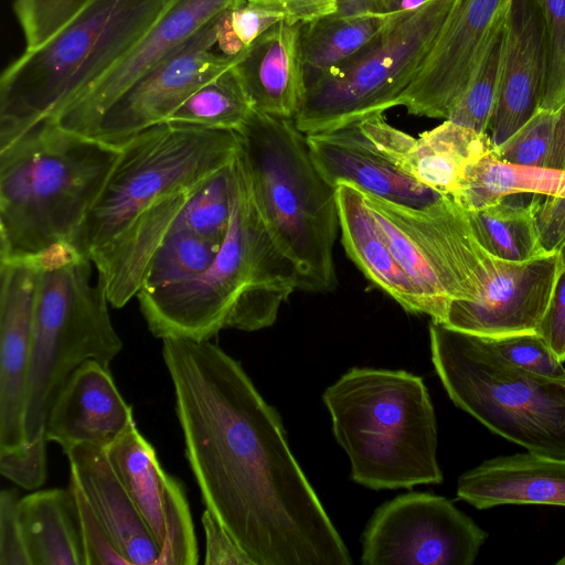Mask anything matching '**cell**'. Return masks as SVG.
Instances as JSON below:
<instances>
[{
    "instance_id": "cell-7",
    "label": "cell",
    "mask_w": 565,
    "mask_h": 565,
    "mask_svg": "<svg viewBox=\"0 0 565 565\" xmlns=\"http://www.w3.org/2000/svg\"><path fill=\"white\" fill-rule=\"evenodd\" d=\"M34 306L25 407L26 448L46 460L45 423L67 377L84 362L109 367L122 350L104 286L92 280V260L75 247L41 258Z\"/></svg>"
},
{
    "instance_id": "cell-22",
    "label": "cell",
    "mask_w": 565,
    "mask_h": 565,
    "mask_svg": "<svg viewBox=\"0 0 565 565\" xmlns=\"http://www.w3.org/2000/svg\"><path fill=\"white\" fill-rule=\"evenodd\" d=\"M301 23L280 20L241 53L234 68L255 110L295 119L307 93Z\"/></svg>"
},
{
    "instance_id": "cell-2",
    "label": "cell",
    "mask_w": 565,
    "mask_h": 565,
    "mask_svg": "<svg viewBox=\"0 0 565 565\" xmlns=\"http://www.w3.org/2000/svg\"><path fill=\"white\" fill-rule=\"evenodd\" d=\"M232 216L210 267L185 281L137 295L153 337L209 341L222 329L271 326L299 289L294 263L269 234L254 202L239 150L233 164Z\"/></svg>"
},
{
    "instance_id": "cell-50",
    "label": "cell",
    "mask_w": 565,
    "mask_h": 565,
    "mask_svg": "<svg viewBox=\"0 0 565 565\" xmlns=\"http://www.w3.org/2000/svg\"><path fill=\"white\" fill-rule=\"evenodd\" d=\"M428 0H386L384 14H401L417 9Z\"/></svg>"
},
{
    "instance_id": "cell-47",
    "label": "cell",
    "mask_w": 565,
    "mask_h": 565,
    "mask_svg": "<svg viewBox=\"0 0 565 565\" xmlns=\"http://www.w3.org/2000/svg\"><path fill=\"white\" fill-rule=\"evenodd\" d=\"M289 23H309L338 11V0H248Z\"/></svg>"
},
{
    "instance_id": "cell-33",
    "label": "cell",
    "mask_w": 565,
    "mask_h": 565,
    "mask_svg": "<svg viewBox=\"0 0 565 565\" xmlns=\"http://www.w3.org/2000/svg\"><path fill=\"white\" fill-rule=\"evenodd\" d=\"M221 245L188 231L169 232L149 265L140 290H156L200 275L213 263Z\"/></svg>"
},
{
    "instance_id": "cell-41",
    "label": "cell",
    "mask_w": 565,
    "mask_h": 565,
    "mask_svg": "<svg viewBox=\"0 0 565 565\" xmlns=\"http://www.w3.org/2000/svg\"><path fill=\"white\" fill-rule=\"evenodd\" d=\"M488 340L498 353L512 364L544 377L565 379L562 362L537 332Z\"/></svg>"
},
{
    "instance_id": "cell-26",
    "label": "cell",
    "mask_w": 565,
    "mask_h": 565,
    "mask_svg": "<svg viewBox=\"0 0 565 565\" xmlns=\"http://www.w3.org/2000/svg\"><path fill=\"white\" fill-rule=\"evenodd\" d=\"M18 516L31 565H86L78 513L70 486L20 498Z\"/></svg>"
},
{
    "instance_id": "cell-12",
    "label": "cell",
    "mask_w": 565,
    "mask_h": 565,
    "mask_svg": "<svg viewBox=\"0 0 565 565\" xmlns=\"http://www.w3.org/2000/svg\"><path fill=\"white\" fill-rule=\"evenodd\" d=\"M217 18L124 92L86 136L120 148L139 132L167 122L193 93L231 67L238 55L213 51Z\"/></svg>"
},
{
    "instance_id": "cell-18",
    "label": "cell",
    "mask_w": 565,
    "mask_h": 565,
    "mask_svg": "<svg viewBox=\"0 0 565 565\" xmlns=\"http://www.w3.org/2000/svg\"><path fill=\"white\" fill-rule=\"evenodd\" d=\"M356 125L370 145L398 169L450 198L467 168L494 149L488 134L447 119L418 138L391 126L383 114Z\"/></svg>"
},
{
    "instance_id": "cell-27",
    "label": "cell",
    "mask_w": 565,
    "mask_h": 565,
    "mask_svg": "<svg viewBox=\"0 0 565 565\" xmlns=\"http://www.w3.org/2000/svg\"><path fill=\"white\" fill-rule=\"evenodd\" d=\"M106 454L161 551L166 539L168 473L154 448L132 424L106 448Z\"/></svg>"
},
{
    "instance_id": "cell-32",
    "label": "cell",
    "mask_w": 565,
    "mask_h": 565,
    "mask_svg": "<svg viewBox=\"0 0 565 565\" xmlns=\"http://www.w3.org/2000/svg\"><path fill=\"white\" fill-rule=\"evenodd\" d=\"M365 203L394 259L419 292L425 305V315L441 322L450 300L433 265L395 221L374 204L367 201Z\"/></svg>"
},
{
    "instance_id": "cell-42",
    "label": "cell",
    "mask_w": 565,
    "mask_h": 565,
    "mask_svg": "<svg viewBox=\"0 0 565 565\" xmlns=\"http://www.w3.org/2000/svg\"><path fill=\"white\" fill-rule=\"evenodd\" d=\"M79 519L86 565H129L114 545L107 530L79 488L70 480Z\"/></svg>"
},
{
    "instance_id": "cell-1",
    "label": "cell",
    "mask_w": 565,
    "mask_h": 565,
    "mask_svg": "<svg viewBox=\"0 0 565 565\" xmlns=\"http://www.w3.org/2000/svg\"><path fill=\"white\" fill-rule=\"evenodd\" d=\"M184 452L207 509L254 565H349L350 553L239 362L162 340Z\"/></svg>"
},
{
    "instance_id": "cell-15",
    "label": "cell",
    "mask_w": 565,
    "mask_h": 565,
    "mask_svg": "<svg viewBox=\"0 0 565 565\" xmlns=\"http://www.w3.org/2000/svg\"><path fill=\"white\" fill-rule=\"evenodd\" d=\"M562 266L558 250L522 263L499 259L479 299L450 301L441 323L487 339L537 332Z\"/></svg>"
},
{
    "instance_id": "cell-17",
    "label": "cell",
    "mask_w": 565,
    "mask_h": 565,
    "mask_svg": "<svg viewBox=\"0 0 565 565\" xmlns=\"http://www.w3.org/2000/svg\"><path fill=\"white\" fill-rule=\"evenodd\" d=\"M41 259L0 262V454L26 448L25 407Z\"/></svg>"
},
{
    "instance_id": "cell-43",
    "label": "cell",
    "mask_w": 565,
    "mask_h": 565,
    "mask_svg": "<svg viewBox=\"0 0 565 565\" xmlns=\"http://www.w3.org/2000/svg\"><path fill=\"white\" fill-rule=\"evenodd\" d=\"M19 500L14 489L0 492V565H31L18 516Z\"/></svg>"
},
{
    "instance_id": "cell-14",
    "label": "cell",
    "mask_w": 565,
    "mask_h": 565,
    "mask_svg": "<svg viewBox=\"0 0 565 565\" xmlns=\"http://www.w3.org/2000/svg\"><path fill=\"white\" fill-rule=\"evenodd\" d=\"M246 0H173L147 34L52 119L86 136L134 83L224 11Z\"/></svg>"
},
{
    "instance_id": "cell-21",
    "label": "cell",
    "mask_w": 565,
    "mask_h": 565,
    "mask_svg": "<svg viewBox=\"0 0 565 565\" xmlns=\"http://www.w3.org/2000/svg\"><path fill=\"white\" fill-rule=\"evenodd\" d=\"M546 67L540 4L537 0H513L500 92L488 127L493 147L508 140L540 109Z\"/></svg>"
},
{
    "instance_id": "cell-10",
    "label": "cell",
    "mask_w": 565,
    "mask_h": 565,
    "mask_svg": "<svg viewBox=\"0 0 565 565\" xmlns=\"http://www.w3.org/2000/svg\"><path fill=\"white\" fill-rule=\"evenodd\" d=\"M456 0H428L386 14L377 36L345 64L307 87L294 121L306 135L341 129L399 106Z\"/></svg>"
},
{
    "instance_id": "cell-29",
    "label": "cell",
    "mask_w": 565,
    "mask_h": 565,
    "mask_svg": "<svg viewBox=\"0 0 565 565\" xmlns=\"http://www.w3.org/2000/svg\"><path fill=\"white\" fill-rule=\"evenodd\" d=\"M384 13L319 18L302 24L301 51L307 87L365 49L383 30Z\"/></svg>"
},
{
    "instance_id": "cell-51",
    "label": "cell",
    "mask_w": 565,
    "mask_h": 565,
    "mask_svg": "<svg viewBox=\"0 0 565 565\" xmlns=\"http://www.w3.org/2000/svg\"><path fill=\"white\" fill-rule=\"evenodd\" d=\"M556 564H558V565H565V555H564V556H562V558H561V559H558V561L556 562Z\"/></svg>"
},
{
    "instance_id": "cell-46",
    "label": "cell",
    "mask_w": 565,
    "mask_h": 565,
    "mask_svg": "<svg viewBox=\"0 0 565 565\" xmlns=\"http://www.w3.org/2000/svg\"><path fill=\"white\" fill-rule=\"evenodd\" d=\"M202 525L205 532L207 565H254L220 521L207 510L203 512Z\"/></svg>"
},
{
    "instance_id": "cell-16",
    "label": "cell",
    "mask_w": 565,
    "mask_h": 565,
    "mask_svg": "<svg viewBox=\"0 0 565 565\" xmlns=\"http://www.w3.org/2000/svg\"><path fill=\"white\" fill-rule=\"evenodd\" d=\"M362 194L419 246L450 301L479 299L497 271L499 258L490 255L478 242L461 205L446 196L427 210H415Z\"/></svg>"
},
{
    "instance_id": "cell-39",
    "label": "cell",
    "mask_w": 565,
    "mask_h": 565,
    "mask_svg": "<svg viewBox=\"0 0 565 565\" xmlns=\"http://www.w3.org/2000/svg\"><path fill=\"white\" fill-rule=\"evenodd\" d=\"M280 20V15L246 0L218 15L216 46L225 56H237Z\"/></svg>"
},
{
    "instance_id": "cell-49",
    "label": "cell",
    "mask_w": 565,
    "mask_h": 565,
    "mask_svg": "<svg viewBox=\"0 0 565 565\" xmlns=\"http://www.w3.org/2000/svg\"><path fill=\"white\" fill-rule=\"evenodd\" d=\"M386 0H338L337 13L356 15L365 13H384Z\"/></svg>"
},
{
    "instance_id": "cell-20",
    "label": "cell",
    "mask_w": 565,
    "mask_h": 565,
    "mask_svg": "<svg viewBox=\"0 0 565 565\" xmlns=\"http://www.w3.org/2000/svg\"><path fill=\"white\" fill-rule=\"evenodd\" d=\"M135 424L132 407L119 393L109 367L81 364L58 391L45 423V439L65 454L88 444L106 449Z\"/></svg>"
},
{
    "instance_id": "cell-28",
    "label": "cell",
    "mask_w": 565,
    "mask_h": 565,
    "mask_svg": "<svg viewBox=\"0 0 565 565\" xmlns=\"http://www.w3.org/2000/svg\"><path fill=\"white\" fill-rule=\"evenodd\" d=\"M523 193L565 196V171L509 163L491 151L467 168L452 199L476 211Z\"/></svg>"
},
{
    "instance_id": "cell-34",
    "label": "cell",
    "mask_w": 565,
    "mask_h": 565,
    "mask_svg": "<svg viewBox=\"0 0 565 565\" xmlns=\"http://www.w3.org/2000/svg\"><path fill=\"white\" fill-rule=\"evenodd\" d=\"M234 160L189 196L169 232L188 231L223 243L232 216Z\"/></svg>"
},
{
    "instance_id": "cell-48",
    "label": "cell",
    "mask_w": 565,
    "mask_h": 565,
    "mask_svg": "<svg viewBox=\"0 0 565 565\" xmlns=\"http://www.w3.org/2000/svg\"><path fill=\"white\" fill-rule=\"evenodd\" d=\"M546 168L565 171V103L556 110L552 150Z\"/></svg>"
},
{
    "instance_id": "cell-4",
    "label": "cell",
    "mask_w": 565,
    "mask_h": 565,
    "mask_svg": "<svg viewBox=\"0 0 565 565\" xmlns=\"http://www.w3.org/2000/svg\"><path fill=\"white\" fill-rule=\"evenodd\" d=\"M236 132L256 207L296 266L299 289L333 290V248L340 228L337 188L317 168L306 134L292 119L255 109Z\"/></svg>"
},
{
    "instance_id": "cell-25",
    "label": "cell",
    "mask_w": 565,
    "mask_h": 565,
    "mask_svg": "<svg viewBox=\"0 0 565 565\" xmlns=\"http://www.w3.org/2000/svg\"><path fill=\"white\" fill-rule=\"evenodd\" d=\"M341 241L348 256L374 285L404 310L424 313V301L394 259L361 191L341 183L337 186Z\"/></svg>"
},
{
    "instance_id": "cell-19",
    "label": "cell",
    "mask_w": 565,
    "mask_h": 565,
    "mask_svg": "<svg viewBox=\"0 0 565 565\" xmlns=\"http://www.w3.org/2000/svg\"><path fill=\"white\" fill-rule=\"evenodd\" d=\"M306 136L317 168L335 188L347 183L362 193L415 210H427L448 196L388 161L370 145L356 124Z\"/></svg>"
},
{
    "instance_id": "cell-8",
    "label": "cell",
    "mask_w": 565,
    "mask_h": 565,
    "mask_svg": "<svg viewBox=\"0 0 565 565\" xmlns=\"http://www.w3.org/2000/svg\"><path fill=\"white\" fill-rule=\"evenodd\" d=\"M431 359L456 406L529 452L565 459V379L525 371L486 338L431 320Z\"/></svg>"
},
{
    "instance_id": "cell-6",
    "label": "cell",
    "mask_w": 565,
    "mask_h": 565,
    "mask_svg": "<svg viewBox=\"0 0 565 565\" xmlns=\"http://www.w3.org/2000/svg\"><path fill=\"white\" fill-rule=\"evenodd\" d=\"M322 398L356 483L381 490L443 481L435 412L420 377L354 367Z\"/></svg>"
},
{
    "instance_id": "cell-5",
    "label": "cell",
    "mask_w": 565,
    "mask_h": 565,
    "mask_svg": "<svg viewBox=\"0 0 565 565\" xmlns=\"http://www.w3.org/2000/svg\"><path fill=\"white\" fill-rule=\"evenodd\" d=\"M173 0H85L45 43L0 77V150L66 104L131 50Z\"/></svg>"
},
{
    "instance_id": "cell-37",
    "label": "cell",
    "mask_w": 565,
    "mask_h": 565,
    "mask_svg": "<svg viewBox=\"0 0 565 565\" xmlns=\"http://www.w3.org/2000/svg\"><path fill=\"white\" fill-rule=\"evenodd\" d=\"M544 22L546 78L540 108L556 111L565 103V0H537Z\"/></svg>"
},
{
    "instance_id": "cell-40",
    "label": "cell",
    "mask_w": 565,
    "mask_h": 565,
    "mask_svg": "<svg viewBox=\"0 0 565 565\" xmlns=\"http://www.w3.org/2000/svg\"><path fill=\"white\" fill-rule=\"evenodd\" d=\"M85 0H14L13 11L21 26L25 50L41 46L83 6Z\"/></svg>"
},
{
    "instance_id": "cell-45",
    "label": "cell",
    "mask_w": 565,
    "mask_h": 565,
    "mask_svg": "<svg viewBox=\"0 0 565 565\" xmlns=\"http://www.w3.org/2000/svg\"><path fill=\"white\" fill-rule=\"evenodd\" d=\"M558 252L562 258V270L537 333L563 363L565 362V242Z\"/></svg>"
},
{
    "instance_id": "cell-31",
    "label": "cell",
    "mask_w": 565,
    "mask_h": 565,
    "mask_svg": "<svg viewBox=\"0 0 565 565\" xmlns=\"http://www.w3.org/2000/svg\"><path fill=\"white\" fill-rule=\"evenodd\" d=\"M234 65L193 93L167 122L237 131L254 108Z\"/></svg>"
},
{
    "instance_id": "cell-9",
    "label": "cell",
    "mask_w": 565,
    "mask_h": 565,
    "mask_svg": "<svg viewBox=\"0 0 565 565\" xmlns=\"http://www.w3.org/2000/svg\"><path fill=\"white\" fill-rule=\"evenodd\" d=\"M238 150L233 130L163 122L139 132L120 147L86 217L78 250L90 259L162 200L196 190Z\"/></svg>"
},
{
    "instance_id": "cell-30",
    "label": "cell",
    "mask_w": 565,
    "mask_h": 565,
    "mask_svg": "<svg viewBox=\"0 0 565 565\" xmlns=\"http://www.w3.org/2000/svg\"><path fill=\"white\" fill-rule=\"evenodd\" d=\"M467 214L478 242L495 258L522 263L546 253L530 203H512L504 198Z\"/></svg>"
},
{
    "instance_id": "cell-23",
    "label": "cell",
    "mask_w": 565,
    "mask_h": 565,
    "mask_svg": "<svg viewBox=\"0 0 565 565\" xmlns=\"http://www.w3.org/2000/svg\"><path fill=\"white\" fill-rule=\"evenodd\" d=\"M65 455L70 480L83 492L120 555L129 565H158L159 545L117 478L106 449L83 444Z\"/></svg>"
},
{
    "instance_id": "cell-13",
    "label": "cell",
    "mask_w": 565,
    "mask_h": 565,
    "mask_svg": "<svg viewBox=\"0 0 565 565\" xmlns=\"http://www.w3.org/2000/svg\"><path fill=\"white\" fill-rule=\"evenodd\" d=\"M512 4L513 0H456L399 106L411 115L446 119L504 28Z\"/></svg>"
},
{
    "instance_id": "cell-35",
    "label": "cell",
    "mask_w": 565,
    "mask_h": 565,
    "mask_svg": "<svg viewBox=\"0 0 565 565\" xmlns=\"http://www.w3.org/2000/svg\"><path fill=\"white\" fill-rule=\"evenodd\" d=\"M507 23L493 40L473 79L451 108L447 120L479 134H488L500 92L507 45Z\"/></svg>"
},
{
    "instance_id": "cell-36",
    "label": "cell",
    "mask_w": 565,
    "mask_h": 565,
    "mask_svg": "<svg viewBox=\"0 0 565 565\" xmlns=\"http://www.w3.org/2000/svg\"><path fill=\"white\" fill-rule=\"evenodd\" d=\"M198 562V542L183 484L168 475L166 539L158 565H195Z\"/></svg>"
},
{
    "instance_id": "cell-38",
    "label": "cell",
    "mask_w": 565,
    "mask_h": 565,
    "mask_svg": "<svg viewBox=\"0 0 565 565\" xmlns=\"http://www.w3.org/2000/svg\"><path fill=\"white\" fill-rule=\"evenodd\" d=\"M556 111L540 108L493 156L509 163L545 167L552 150Z\"/></svg>"
},
{
    "instance_id": "cell-11",
    "label": "cell",
    "mask_w": 565,
    "mask_h": 565,
    "mask_svg": "<svg viewBox=\"0 0 565 565\" xmlns=\"http://www.w3.org/2000/svg\"><path fill=\"white\" fill-rule=\"evenodd\" d=\"M487 533L448 499L412 492L382 504L363 533L364 565H472Z\"/></svg>"
},
{
    "instance_id": "cell-3",
    "label": "cell",
    "mask_w": 565,
    "mask_h": 565,
    "mask_svg": "<svg viewBox=\"0 0 565 565\" xmlns=\"http://www.w3.org/2000/svg\"><path fill=\"white\" fill-rule=\"evenodd\" d=\"M119 151L53 120L0 150V262L77 248Z\"/></svg>"
},
{
    "instance_id": "cell-44",
    "label": "cell",
    "mask_w": 565,
    "mask_h": 565,
    "mask_svg": "<svg viewBox=\"0 0 565 565\" xmlns=\"http://www.w3.org/2000/svg\"><path fill=\"white\" fill-rule=\"evenodd\" d=\"M530 204L543 249L558 250L565 242V196L533 194Z\"/></svg>"
},
{
    "instance_id": "cell-24",
    "label": "cell",
    "mask_w": 565,
    "mask_h": 565,
    "mask_svg": "<svg viewBox=\"0 0 565 565\" xmlns=\"http://www.w3.org/2000/svg\"><path fill=\"white\" fill-rule=\"evenodd\" d=\"M457 497L479 510L507 504L565 507V459L529 451L488 459L459 477Z\"/></svg>"
},
{
    "instance_id": "cell-52",
    "label": "cell",
    "mask_w": 565,
    "mask_h": 565,
    "mask_svg": "<svg viewBox=\"0 0 565 565\" xmlns=\"http://www.w3.org/2000/svg\"><path fill=\"white\" fill-rule=\"evenodd\" d=\"M385 7H386V4H385Z\"/></svg>"
}]
</instances>
